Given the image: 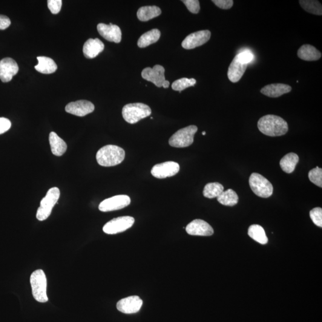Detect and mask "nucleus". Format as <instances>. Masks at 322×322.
Returning a JSON list of instances; mask_svg holds the SVG:
<instances>
[{"mask_svg": "<svg viewBox=\"0 0 322 322\" xmlns=\"http://www.w3.org/2000/svg\"><path fill=\"white\" fill-rule=\"evenodd\" d=\"M105 45L98 39H89L83 47V53L86 58L93 59L104 50Z\"/></svg>", "mask_w": 322, "mask_h": 322, "instance_id": "obj_19", "label": "nucleus"}, {"mask_svg": "<svg viewBox=\"0 0 322 322\" xmlns=\"http://www.w3.org/2000/svg\"><path fill=\"white\" fill-rule=\"evenodd\" d=\"M47 5L51 12L56 14L59 13L61 10L62 1V0H48Z\"/></svg>", "mask_w": 322, "mask_h": 322, "instance_id": "obj_35", "label": "nucleus"}, {"mask_svg": "<svg viewBox=\"0 0 322 322\" xmlns=\"http://www.w3.org/2000/svg\"><path fill=\"white\" fill-rule=\"evenodd\" d=\"M161 32L158 29H154L147 32L140 37L138 40L137 45L140 48L148 47L157 42L160 39Z\"/></svg>", "mask_w": 322, "mask_h": 322, "instance_id": "obj_25", "label": "nucleus"}, {"mask_svg": "<svg viewBox=\"0 0 322 322\" xmlns=\"http://www.w3.org/2000/svg\"><path fill=\"white\" fill-rule=\"evenodd\" d=\"M60 190L53 188L48 190L47 195L43 198L37 212V218L39 221H44L50 216L51 211L60 198Z\"/></svg>", "mask_w": 322, "mask_h": 322, "instance_id": "obj_5", "label": "nucleus"}, {"mask_svg": "<svg viewBox=\"0 0 322 322\" xmlns=\"http://www.w3.org/2000/svg\"><path fill=\"white\" fill-rule=\"evenodd\" d=\"M212 2L221 9L228 10L231 8L234 5L233 0H212Z\"/></svg>", "mask_w": 322, "mask_h": 322, "instance_id": "obj_37", "label": "nucleus"}, {"mask_svg": "<svg viewBox=\"0 0 322 322\" xmlns=\"http://www.w3.org/2000/svg\"><path fill=\"white\" fill-rule=\"evenodd\" d=\"M250 188L258 197L267 198L271 197L273 192L272 184L262 175L252 173L249 180Z\"/></svg>", "mask_w": 322, "mask_h": 322, "instance_id": "obj_7", "label": "nucleus"}, {"mask_svg": "<svg viewBox=\"0 0 322 322\" xmlns=\"http://www.w3.org/2000/svg\"><path fill=\"white\" fill-rule=\"evenodd\" d=\"M18 71V65L13 59L6 57L0 61V80L2 82L10 81Z\"/></svg>", "mask_w": 322, "mask_h": 322, "instance_id": "obj_15", "label": "nucleus"}, {"mask_svg": "<svg viewBox=\"0 0 322 322\" xmlns=\"http://www.w3.org/2000/svg\"><path fill=\"white\" fill-rule=\"evenodd\" d=\"M190 11L194 14L199 13L200 10V3L198 0H183L182 1Z\"/></svg>", "mask_w": 322, "mask_h": 322, "instance_id": "obj_34", "label": "nucleus"}, {"mask_svg": "<svg viewBox=\"0 0 322 322\" xmlns=\"http://www.w3.org/2000/svg\"><path fill=\"white\" fill-rule=\"evenodd\" d=\"M130 198L127 195H117L102 201L100 203L99 209L102 212L119 210L130 205Z\"/></svg>", "mask_w": 322, "mask_h": 322, "instance_id": "obj_9", "label": "nucleus"}, {"mask_svg": "<svg viewBox=\"0 0 322 322\" xmlns=\"http://www.w3.org/2000/svg\"><path fill=\"white\" fill-rule=\"evenodd\" d=\"M180 171L179 163L173 161L158 163L152 168L151 174L157 179H162L174 176Z\"/></svg>", "mask_w": 322, "mask_h": 322, "instance_id": "obj_11", "label": "nucleus"}, {"mask_svg": "<svg viewBox=\"0 0 322 322\" xmlns=\"http://www.w3.org/2000/svg\"><path fill=\"white\" fill-rule=\"evenodd\" d=\"M11 24L10 19L7 16L0 14V30H4L9 27Z\"/></svg>", "mask_w": 322, "mask_h": 322, "instance_id": "obj_39", "label": "nucleus"}, {"mask_svg": "<svg viewBox=\"0 0 322 322\" xmlns=\"http://www.w3.org/2000/svg\"><path fill=\"white\" fill-rule=\"evenodd\" d=\"M211 32L208 30H202L195 32L190 34L183 40L182 45L186 50L194 49V48L205 44L211 38Z\"/></svg>", "mask_w": 322, "mask_h": 322, "instance_id": "obj_10", "label": "nucleus"}, {"mask_svg": "<svg viewBox=\"0 0 322 322\" xmlns=\"http://www.w3.org/2000/svg\"><path fill=\"white\" fill-rule=\"evenodd\" d=\"M292 90L291 86L284 84H272L261 88V93L269 97L276 98L289 93Z\"/></svg>", "mask_w": 322, "mask_h": 322, "instance_id": "obj_20", "label": "nucleus"}, {"mask_svg": "<svg viewBox=\"0 0 322 322\" xmlns=\"http://www.w3.org/2000/svg\"><path fill=\"white\" fill-rule=\"evenodd\" d=\"M237 56L239 60L242 63H245V64L248 65V63L251 62L254 59V55L248 50L242 51V52L238 54Z\"/></svg>", "mask_w": 322, "mask_h": 322, "instance_id": "obj_36", "label": "nucleus"}, {"mask_svg": "<svg viewBox=\"0 0 322 322\" xmlns=\"http://www.w3.org/2000/svg\"><path fill=\"white\" fill-rule=\"evenodd\" d=\"M310 217L311 218L313 223L316 226L322 227V209L321 208H315L310 212Z\"/></svg>", "mask_w": 322, "mask_h": 322, "instance_id": "obj_33", "label": "nucleus"}, {"mask_svg": "<svg viewBox=\"0 0 322 322\" xmlns=\"http://www.w3.org/2000/svg\"><path fill=\"white\" fill-rule=\"evenodd\" d=\"M257 126L259 130L267 136H283L288 131V125L286 121L274 115H267L261 117Z\"/></svg>", "mask_w": 322, "mask_h": 322, "instance_id": "obj_1", "label": "nucleus"}, {"mask_svg": "<svg viewBox=\"0 0 322 322\" xmlns=\"http://www.w3.org/2000/svg\"><path fill=\"white\" fill-rule=\"evenodd\" d=\"M134 218L130 216H123L114 218L106 223L103 231L106 234L115 235L126 231L133 226Z\"/></svg>", "mask_w": 322, "mask_h": 322, "instance_id": "obj_8", "label": "nucleus"}, {"mask_svg": "<svg viewBox=\"0 0 322 322\" xmlns=\"http://www.w3.org/2000/svg\"><path fill=\"white\" fill-rule=\"evenodd\" d=\"M11 126V123L9 120L3 117L0 118V134L9 130Z\"/></svg>", "mask_w": 322, "mask_h": 322, "instance_id": "obj_38", "label": "nucleus"}, {"mask_svg": "<svg viewBox=\"0 0 322 322\" xmlns=\"http://www.w3.org/2000/svg\"><path fill=\"white\" fill-rule=\"evenodd\" d=\"M66 112L78 117H84L94 111V105L87 100H78L69 103L66 106Z\"/></svg>", "mask_w": 322, "mask_h": 322, "instance_id": "obj_14", "label": "nucleus"}, {"mask_svg": "<svg viewBox=\"0 0 322 322\" xmlns=\"http://www.w3.org/2000/svg\"><path fill=\"white\" fill-rule=\"evenodd\" d=\"M197 80L194 79H187V78H183L175 80L172 83L171 87L175 91H179L180 93L183 90H185L187 88L192 87L196 84Z\"/></svg>", "mask_w": 322, "mask_h": 322, "instance_id": "obj_31", "label": "nucleus"}, {"mask_svg": "<svg viewBox=\"0 0 322 322\" xmlns=\"http://www.w3.org/2000/svg\"><path fill=\"white\" fill-rule=\"evenodd\" d=\"M143 79L152 82L158 87H162L166 81L165 69L162 66L156 65L153 68H146L142 72Z\"/></svg>", "mask_w": 322, "mask_h": 322, "instance_id": "obj_12", "label": "nucleus"}, {"mask_svg": "<svg viewBox=\"0 0 322 322\" xmlns=\"http://www.w3.org/2000/svg\"><path fill=\"white\" fill-rule=\"evenodd\" d=\"M248 65L241 62L238 56H236L229 67L228 76L229 80L234 83L238 82L245 73Z\"/></svg>", "mask_w": 322, "mask_h": 322, "instance_id": "obj_18", "label": "nucleus"}, {"mask_svg": "<svg viewBox=\"0 0 322 322\" xmlns=\"http://www.w3.org/2000/svg\"><path fill=\"white\" fill-rule=\"evenodd\" d=\"M299 2L303 9L307 12L316 15H322V6L320 2L315 0H301Z\"/></svg>", "mask_w": 322, "mask_h": 322, "instance_id": "obj_30", "label": "nucleus"}, {"mask_svg": "<svg viewBox=\"0 0 322 322\" xmlns=\"http://www.w3.org/2000/svg\"><path fill=\"white\" fill-rule=\"evenodd\" d=\"M224 191V187L219 183H209L207 184L203 191V196L209 199L217 198Z\"/></svg>", "mask_w": 322, "mask_h": 322, "instance_id": "obj_29", "label": "nucleus"}, {"mask_svg": "<svg viewBox=\"0 0 322 322\" xmlns=\"http://www.w3.org/2000/svg\"><path fill=\"white\" fill-rule=\"evenodd\" d=\"M186 231L190 235L209 237L214 234V230L206 221L201 219L192 221L186 226Z\"/></svg>", "mask_w": 322, "mask_h": 322, "instance_id": "obj_16", "label": "nucleus"}, {"mask_svg": "<svg viewBox=\"0 0 322 322\" xmlns=\"http://www.w3.org/2000/svg\"><path fill=\"white\" fill-rule=\"evenodd\" d=\"M248 234L252 240L258 243L265 245L268 242V238L267 237L265 231L262 227L258 224H253L250 226Z\"/></svg>", "mask_w": 322, "mask_h": 322, "instance_id": "obj_27", "label": "nucleus"}, {"mask_svg": "<svg viewBox=\"0 0 322 322\" xmlns=\"http://www.w3.org/2000/svg\"><path fill=\"white\" fill-rule=\"evenodd\" d=\"M299 162V157L295 153H289L282 158L280 166L284 172L291 174L295 170L296 165Z\"/></svg>", "mask_w": 322, "mask_h": 322, "instance_id": "obj_26", "label": "nucleus"}, {"mask_svg": "<svg viewBox=\"0 0 322 322\" xmlns=\"http://www.w3.org/2000/svg\"><path fill=\"white\" fill-rule=\"evenodd\" d=\"M309 178L310 182H312L315 185L322 187V169L318 166L311 169L309 172Z\"/></svg>", "mask_w": 322, "mask_h": 322, "instance_id": "obj_32", "label": "nucleus"}, {"mask_svg": "<svg viewBox=\"0 0 322 322\" xmlns=\"http://www.w3.org/2000/svg\"><path fill=\"white\" fill-rule=\"evenodd\" d=\"M30 283L34 299L40 303L47 302V278L44 271L39 269L32 273Z\"/></svg>", "mask_w": 322, "mask_h": 322, "instance_id": "obj_3", "label": "nucleus"}, {"mask_svg": "<svg viewBox=\"0 0 322 322\" xmlns=\"http://www.w3.org/2000/svg\"><path fill=\"white\" fill-rule=\"evenodd\" d=\"M152 114L150 107L142 103H130L122 108L123 119L129 123H136L141 120L149 117Z\"/></svg>", "mask_w": 322, "mask_h": 322, "instance_id": "obj_4", "label": "nucleus"}, {"mask_svg": "<svg viewBox=\"0 0 322 322\" xmlns=\"http://www.w3.org/2000/svg\"><path fill=\"white\" fill-rule=\"evenodd\" d=\"M143 301L138 296H130L122 299L117 304V308L125 314H133L140 311Z\"/></svg>", "mask_w": 322, "mask_h": 322, "instance_id": "obj_13", "label": "nucleus"}, {"mask_svg": "<svg viewBox=\"0 0 322 322\" xmlns=\"http://www.w3.org/2000/svg\"><path fill=\"white\" fill-rule=\"evenodd\" d=\"M97 28L100 35L108 41L116 43H120L121 41V30L117 25L99 24Z\"/></svg>", "mask_w": 322, "mask_h": 322, "instance_id": "obj_17", "label": "nucleus"}, {"mask_svg": "<svg viewBox=\"0 0 322 322\" xmlns=\"http://www.w3.org/2000/svg\"><path fill=\"white\" fill-rule=\"evenodd\" d=\"M206 134V132L205 131H203L202 132V135H205Z\"/></svg>", "mask_w": 322, "mask_h": 322, "instance_id": "obj_40", "label": "nucleus"}, {"mask_svg": "<svg viewBox=\"0 0 322 322\" xmlns=\"http://www.w3.org/2000/svg\"><path fill=\"white\" fill-rule=\"evenodd\" d=\"M217 198L218 202L225 206H234L237 205L239 201L238 194L231 189L223 191Z\"/></svg>", "mask_w": 322, "mask_h": 322, "instance_id": "obj_28", "label": "nucleus"}, {"mask_svg": "<svg viewBox=\"0 0 322 322\" xmlns=\"http://www.w3.org/2000/svg\"><path fill=\"white\" fill-rule=\"evenodd\" d=\"M299 58L306 61H316L322 57V53L312 45H302L298 51Z\"/></svg>", "mask_w": 322, "mask_h": 322, "instance_id": "obj_21", "label": "nucleus"}, {"mask_svg": "<svg viewBox=\"0 0 322 322\" xmlns=\"http://www.w3.org/2000/svg\"><path fill=\"white\" fill-rule=\"evenodd\" d=\"M197 131L198 127L195 125H189L180 129L169 139V145L178 148L188 147L194 143L195 134Z\"/></svg>", "mask_w": 322, "mask_h": 322, "instance_id": "obj_6", "label": "nucleus"}, {"mask_svg": "<svg viewBox=\"0 0 322 322\" xmlns=\"http://www.w3.org/2000/svg\"><path fill=\"white\" fill-rule=\"evenodd\" d=\"M49 142L51 152L55 156H62L67 151V143L54 132H51L49 135Z\"/></svg>", "mask_w": 322, "mask_h": 322, "instance_id": "obj_22", "label": "nucleus"}, {"mask_svg": "<svg viewBox=\"0 0 322 322\" xmlns=\"http://www.w3.org/2000/svg\"><path fill=\"white\" fill-rule=\"evenodd\" d=\"M162 13L160 7L157 6H144L138 10L137 16L138 19L142 22H147L157 18Z\"/></svg>", "mask_w": 322, "mask_h": 322, "instance_id": "obj_24", "label": "nucleus"}, {"mask_svg": "<svg viewBox=\"0 0 322 322\" xmlns=\"http://www.w3.org/2000/svg\"><path fill=\"white\" fill-rule=\"evenodd\" d=\"M125 156L122 148L116 145H106L97 152L96 160L100 165L113 166L120 164Z\"/></svg>", "mask_w": 322, "mask_h": 322, "instance_id": "obj_2", "label": "nucleus"}, {"mask_svg": "<svg viewBox=\"0 0 322 322\" xmlns=\"http://www.w3.org/2000/svg\"><path fill=\"white\" fill-rule=\"evenodd\" d=\"M39 63L36 65L35 69L39 73L44 74H53L56 72L57 66L52 59L45 56L37 57Z\"/></svg>", "mask_w": 322, "mask_h": 322, "instance_id": "obj_23", "label": "nucleus"}]
</instances>
